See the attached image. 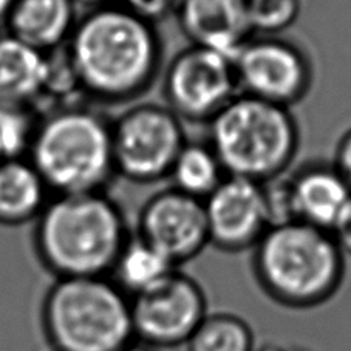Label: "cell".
I'll list each match as a JSON object with an SVG mask.
<instances>
[{
  "label": "cell",
  "instance_id": "obj_1",
  "mask_svg": "<svg viewBox=\"0 0 351 351\" xmlns=\"http://www.w3.org/2000/svg\"><path fill=\"white\" fill-rule=\"evenodd\" d=\"M66 51L84 96L106 104L146 93L162 64V42L154 23L117 2L81 16Z\"/></svg>",
  "mask_w": 351,
  "mask_h": 351
},
{
  "label": "cell",
  "instance_id": "obj_2",
  "mask_svg": "<svg viewBox=\"0 0 351 351\" xmlns=\"http://www.w3.org/2000/svg\"><path fill=\"white\" fill-rule=\"evenodd\" d=\"M132 237L119 204L106 192L51 195L34 221L33 246L58 278L108 277Z\"/></svg>",
  "mask_w": 351,
  "mask_h": 351
},
{
  "label": "cell",
  "instance_id": "obj_3",
  "mask_svg": "<svg viewBox=\"0 0 351 351\" xmlns=\"http://www.w3.org/2000/svg\"><path fill=\"white\" fill-rule=\"evenodd\" d=\"M27 160L51 195L106 192L117 177L112 121L80 102L39 113Z\"/></svg>",
  "mask_w": 351,
  "mask_h": 351
},
{
  "label": "cell",
  "instance_id": "obj_4",
  "mask_svg": "<svg viewBox=\"0 0 351 351\" xmlns=\"http://www.w3.org/2000/svg\"><path fill=\"white\" fill-rule=\"evenodd\" d=\"M254 274L269 298L288 308H313L341 288L345 254L332 234L288 221L271 226L254 246Z\"/></svg>",
  "mask_w": 351,
  "mask_h": 351
},
{
  "label": "cell",
  "instance_id": "obj_5",
  "mask_svg": "<svg viewBox=\"0 0 351 351\" xmlns=\"http://www.w3.org/2000/svg\"><path fill=\"white\" fill-rule=\"evenodd\" d=\"M208 124V143L228 177L266 183L285 173L299 150V125L291 108L243 93Z\"/></svg>",
  "mask_w": 351,
  "mask_h": 351
},
{
  "label": "cell",
  "instance_id": "obj_6",
  "mask_svg": "<svg viewBox=\"0 0 351 351\" xmlns=\"http://www.w3.org/2000/svg\"><path fill=\"white\" fill-rule=\"evenodd\" d=\"M42 320L56 351H119L135 339L130 298L110 277L58 278Z\"/></svg>",
  "mask_w": 351,
  "mask_h": 351
},
{
  "label": "cell",
  "instance_id": "obj_7",
  "mask_svg": "<svg viewBox=\"0 0 351 351\" xmlns=\"http://www.w3.org/2000/svg\"><path fill=\"white\" fill-rule=\"evenodd\" d=\"M186 143L183 123L167 106L139 104L112 121L114 171L132 183L167 178Z\"/></svg>",
  "mask_w": 351,
  "mask_h": 351
},
{
  "label": "cell",
  "instance_id": "obj_8",
  "mask_svg": "<svg viewBox=\"0 0 351 351\" xmlns=\"http://www.w3.org/2000/svg\"><path fill=\"white\" fill-rule=\"evenodd\" d=\"M162 92L181 121L209 123L240 93L234 59L210 48L186 47L169 62Z\"/></svg>",
  "mask_w": 351,
  "mask_h": 351
},
{
  "label": "cell",
  "instance_id": "obj_9",
  "mask_svg": "<svg viewBox=\"0 0 351 351\" xmlns=\"http://www.w3.org/2000/svg\"><path fill=\"white\" fill-rule=\"evenodd\" d=\"M234 65L240 93L288 108L310 93L314 81L308 54L280 36L254 34Z\"/></svg>",
  "mask_w": 351,
  "mask_h": 351
},
{
  "label": "cell",
  "instance_id": "obj_10",
  "mask_svg": "<svg viewBox=\"0 0 351 351\" xmlns=\"http://www.w3.org/2000/svg\"><path fill=\"white\" fill-rule=\"evenodd\" d=\"M135 339L147 347H178L208 316L203 288L175 269L158 285L130 299Z\"/></svg>",
  "mask_w": 351,
  "mask_h": 351
},
{
  "label": "cell",
  "instance_id": "obj_11",
  "mask_svg": "<svg viewBox=\"0 0 351 351\" xmlns=\"http://www.w3.org/2000/svg\"><path fill=\"white\" fill-rule=\"evenodd\" d=\"M136 235L175 266L192 260L209 245L203 199L175 187L160 191L139 210Z\"/></svg>",
  "mask_w": 351,
  "mask_h": 351
},
{
  "label": "cell",
  "instance_id": "obj_12",
  "mask_svg": "<svg viewBox=\"0 0 351 351\" xmlns=\"http://www.w3.org/2000/svg\"><path fill=\"white\" fill-rule=\"evenodd\" d=\"M203 203L209 243L221 251L250 250L269 229L262 183L226 177Z\"/></svg>",
  "mask_w": 351,
  "mask_h": 351
},
{
  "label": "cell",
  "instance_id": "obj_13",
  "mask_svg": "<svg viewBox=\"0 0 351 351\" xmlns=\"http://www.w3.org/2000/svg\"><path fill=\"white\" fill-rule=\"evenodd\" d=\"M175 14L191 45L232 59L254 36L246 0H180Z\"/></svg>",
  "mask_w": 351,
  "mask_h": 351
},
{
  "label": "cell",
  "instance_id": "obj_14",
  "mask_svg": "<svg viewBox=\"0 0 351 351\" xmlns=\"http://www.w3.org/2000/svg\"><path fill=\"white\" fill-rule=\"evenodd\" d=\"M288 180L294 220L331 232L351 202V189L337 169L313 162Z\"/></svg>",
  "mask_w": 351,
  "mask_h": 351
},
{
  "label": "cell",
  "instance_id": "obj_15",
  "mask_svg": "<svg viewBox=\"0 0 351 351\" xmlns=\"http://www.w3.org/2000/svg\"><path fill=\"white\" fill-rule=\"evenodd\" d=\"M77 19L73 0H16L3 29L47 54L69 44Z\"/></svg>",
  "mask_w": 351,
  "mask_h": 351
},
{
  "label": "cell",
  "instance_id": "obj_16",
  "mask_svg": "<svg viewBox=\"0 0 351 351\" xmlns=\"http://www.w3.org/2000/svg\"><path fill=\"white\" fill-rule=\"evenodd\" d=\"M47 76V54L0 32V104L32 107L40 102Z\"/></svg>",
  "mask_w": 351,
  "mask_h": 351
},
{
  "label": "cell",
  "instance_id": "obj_17",
  "mask_svg": "<svg viewBox=\"0 0 351 351\" xmlns=\"http://www.w3.org/2000/svg\"><path fill=\"white\" fill-rule=\"evenodd\" d=\"M50 198L45 181L27 158L0 162V225L36 221Z\"/></svg>",
  "mask_w": 351,
  "mask_h": 351
},
{
  "label": "cell",
  "instance_id": "obj_18",
  "mask_svg": "<svg viewBox=\"0 0 351 351\" xmlns=\"http://www.w3.org/2000/svg\"><path fill=\"white\" fill-rule=\"evenodd\" d=\"M175 269L171 260L135 234L123 247L108 277L132 299L158 285Z\"/></svg>",
  "mask_w": 351,
  "mask_h": 351
},
{
  "label": "cell",
  "instance_id": "obj_19",
  "mask_svg": "<svg viewBox=\"0 0 351 351\" xmlns=\"http://www.w3.org/2000/svg\"><path fill=\"white\" fill-rule=\"evenodd\" d=\"M228 177L210 144L187 141L173 162L169 178L172 187L193 198L204 199Z\"/></svg>",
  "mask_w": 351,
  "mask_h": 351
},
{
  "label": "cell",
  "instance_id": "obj_20",
  "mask_svg": "<svg viewBox=\"0 0 351 351\" xmlns=\"http://www.w3.org/2000/svg\"><path fill=\"white\" fill-rule=\"evenodd\" d=\"M189 351H254V332L231 313L208 314L187 341Z\"/></svg>",
  "mask_w": 351,
  "mask_h": 351
},
{
  "label": "cell",
  "instance_id": "obj_21",
  "mask_svg": "<svg viewBox=\"0 0 351 351\" xmlns=\"http://www.w3.org/2000/svg\"><path fill=\"white\" fill-rule=\"evenodd\" d=\"M38 118L32 107L0 104V162L27 158Z\"/></svg>",
  "mask_w": 351,
  "mask_h": 351
},
{
  "label": "cell",
  "instance_id": "obj_22",
  "mask_svg": "<svg viewBox=\"0 0 351 351\" xmlns=\"http://www.w3.org/2000/svg\"><path fill=\"white\" fill-rule=\"evenodd\" d=\"M254 34L278 36L295 22L300 0H246Z\"/></svg>",
  "mask_w": 351,
  "mask_h": 351
},
{
  "label": "cell",
  "instance_id": "obj_23",
  "mask_svg": "<svg viewBox=\"0 0 351 351\" xmlns=\"http://www.w3.org/2000/svg\"><path fill=\"white\" fill-rule=\"evenodd\" d=\"M178 2L180 0H118L117 3L155 25L156 22L175 13Z\"/></svg>",
  "mask_w": 351,
  "mask_h": 351
},
{
  "label": "cell",
  "instance_id": "obj_24",
  "mask_svg": "<svg viewBox=\"0 0 351 351\" xmlns=\"http://www.w3.org/2000/svg\"><path fill=\"white\" fill-rule=\"evenodd\" d=\"M332 166L337 169V172L342 175L345 183L351 189V129L345 132L342 138L339 139Z\"/></svg>",
  "mask_w": 351,
  "mask_h": 351
},
{
  "label": "cell",
  "instance_id": "obj_25",
  "mask_svg": "<svg viewBox=\"0 0 351 351\" xmlns=\"http://www.w3.org/2000/svg\"><path fill=\"white\" fill-rule=\"evenodd\" d=\"M331 234L345 256H351V202L332 228Z\"/></svg>",
  "mask_w": 351,
  "mask_h": 351
},
{
  "label": "cell",
  "instance_id": "obj_26",
  "mask_svg": "<svg viewBox=\"0 0 351 351\" xmlns=\"http://www.w3.org/2000/svg\"><path fill=\"white\" fill-rule=\"evenodd\" d=\"M16 0H0V32L5 28V23H7L8 16L13 10Z\"/></svg>",
  "mask_w": 351,
  "mask_h": 351
},
{
  "label": "cell",
  "instance_id": "obj_27",
  "mask_svg": "<svg viewBox=\"0 0 351 351\" xmlns=\"http://www.w3.org/2000/svg\"><path fill=\"white\" fill-rule=\"evenodd\" d=\"M76 5H82V7H86L88 10H93V8H99V7H104V5H110L114 3V0H73ZM118 2V0H117Z\"/></svg>",
  "mask_w": 351,
  "mask_h": 351
},
{
  "label": "cell",
  "instance_id": "obj_28",
  "mask_svg": "<svg viewBox=\"0 0 351 351\" xmlns=\"http://www.w3.org/2000/svg\"><path fill=\"white\" fill-rule=\"evenodd\" d=\"M262 351H311L300 345H288V347H280V345H266L262 348Z\"/></svg>",
  "mask_w": 351,
  "mask_h": 351
},
{
  "label": "cell",
  "instance_id": "obj_29",
  "mask_svg": "<svg viewBox=\"0 0 351 351\" xmlns=\"http://www.w3.org/2000/svg\"><path fill=\"white\" fill-rule=\"evenodd\" d=\"M119 351H152V348L147 347V345H144V343L132 342V343H129V345H127V347H124L123 350H119Z\"/></svg>",
  "mask_w": 351,
  "mask_h": 351
}]
</instances>
